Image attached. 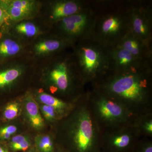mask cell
Here are the masks:
<instances>
[{"label": "cell", "mask_w": 152, "mask_h": 152, "mask_svg": "<svg viewBox=\"0 0 152 152\" xmlns=\"http://www.w3.org/2000/svg\"><path fill=\"white\" fill-rule=\"evenodd\" d=\"M0 152H12L5 143L0 142Z\"/></svg>", "instance_id": "28"}, {"label": "cell", "mask_w": 152, "mask_h": 152, "mask_svg": "<svg viewBox=\"0 0 152 152\" xmlns=\"http://www.w3.org/2000/svg\"><path fill=\"white\" fill-rule=\"evenodd\" d=\"M151 66L121 72L109 71L91 88L114 99L136 116L152 112Z\"/></svg>", "instance_id": "1"}, {"label": "cell", "mask_w": 152, "mask_h": 152, "mask_svg": "<svg viewBox=\"0 0 152 152\" xmlns=\"http://www.w3.org/2000/svg\"><path fill=\"white\" fill-rule=\"evenodd\" d=\"M132 152H152V138L142 137Z\"/></svg>", "instance_id": "26"}, {"label": "cell", "mask_w": 152, "mask_h": 152, "mask_svg": "<svg viewBox=\"0 0 152 152\" xmlns=\"http://www.w3.org/2000/svg\"><path fill=\"white\" fill-rule=\"evenodd\" d=\"M38 104L45 122L46 124L49 125L51 128L63 118L62 117L53 107L39 103Z\"/></svg>", "instance_id": "25"}, {"label": "cell", "mask_w": 152, "mask_h": 152, "mask_svg": "<svg viewBox=\"0 0 152 152\" xmlns=\"http://www.w3.org/2000/svg\"><path fill=\"white\" fill-rule=\"evenodd\" d=\"M51 129L56 144L67 152H102V132L91 111L86 92L72 111Z\"/></svg>", "instance_id": "3"}, {"label": "cell", "mask_w": 152, "mask_h": 152, "mask_svg": "<svg viewBox=\"0 0 152 152\" xmlns=\"http://www.w3.org/2000/svg\"><path fill=\"white\" fill-rule=\"evenodd\" d=\"M109 58V71L110 72H124L151 66V64H147L137 59L126 50L117 45L110 48Z\"/></svg>", "instance_id": "16"}, {"label": "cell", "mask_w": 152, "mask_h": 152, "mask_svg": "<svg viewBox=\"0 0 152 152\" xmlns=\"http://www.w3.org/2000/svg\"><path fill=\"white\" fill-rule=\"evenodd\" d=\"M129 32L125 10H116L97 17L92 36L107 46L117 45Z\"/></svg>", "instance_id": "8"}, {"label": "cell", "mask_w": 152, "mask_h": 152, "mask_svg": "<svg viewBox=\"0 0 152 152\" xmlns=\"http://www.w3.org/2000/svg\"><path fill=\"white\" fill-rule=\"evenodd\" d=\"M27 127L21 118L8 122L0 124V142L6 143L13 136L25 132Z\"/></svg>", "instance_id": "22"}, {"label": "cell", "mask_w": 152, "mask_h": 152, "mask_svg": "<svg viewBox=\"0 0 152 152\" xmlns=\"http://www.w3.org/2000/svg\"><path fill=\"white\" fill-rule=\"evenodd\" d=\"M80 0H42L39 16L51 27L62 19L77 13L88 7Z\"/></svg>", "instance_id": "11"}, {"label": "cell", "mask_w": 152, "mask_h": 152, "mask_svg": "<svg viewBox=\"0 0 152 152\" xmlns=\"http://www.w3.org/2000/svg\"><path fill=\"white\" fill-rule=\"evenodd\" d=\"M135 124L141 137L152 138V112L138 117Z\"/></svg>", "instance_id": "24"}, {"label": "cell", "mask_w": 152, "mask_h": 152, "mask_svg": "<svg viewBox=\"0 0 152 152\" xmlns=\"http://www.w3.org/2000/svg\"><path fill=\"white\" fill-rule=\"evenodd\" d=\"M34 138L25 131L12 137L5 144L12 152H24L34 146Z\"/></svg>", "instance_id": "21"}, {"label": "cell", "mask_w": 152, "mask_h": 152, "mask_svg": "<svg viewBox=\"0 0 152 152\" xmlns=\"http://www.w3.org/2000/svg\"><path fill=\"white\" fill-rule=\"evenodd\" d=\"M26 48L10 34L0 30V63L26 54Z\"/></svg>", "instance_id": "18"}, {"label": "cell", "mask_w": 152, "mask_h": 152, "mask_svg": "<svg viewBox=\"0 0 152 152\" xmlns=\"http://www.w3.org/2000/svg\"><path fill=\"white\" fill-rule=\"evenodd\" d=\"M7 20L6 14L4 10L0 7V28L5 23Z\"/></svg>", "instance_id": "27"}, {"label": "cell", "mask_w": 152, "mask_h": 152, "mask_svg": "<svg viewBox=\"0 0 152 152\" xmlns=\"http://www.w3.org/2000/svg\"><path fill=\"white\" fill-rule=\"evenodd\" d=\"M117 46L126 50L137 59L147 64H152L151 43L143 40L129 32Z\"/></svg>", "instance_id": "17"}, {"label": "cell", "mask_w": 152, "mask_h": 152, "mask_svg": "<svg viewBox=\"0 0 152 152\" xmlns=\"http://www.w3.org/2000/svg\"><path fill=\"white\" fill-rule=\"evenodd\" d=\"M110 48L92 35L79 41L72 48L81 75L86 85L97 80L108 72Z\"/></svg>", "instance_id": "4"}, {"label": "cell", "mask_w": 152, "mask_h": 152, "mask_svg": "<svg viewBox=\"0 0 152 152\" xmlns=\"http://www.w3.org/2000/svg\"><path fill=\"white\" fill-rule=\"evenodd\" d=\"M51 27L39 16L15 23H4L0 30L5 31L26 47L40 36L50 32Z\"/></svg>", "instance_id": "12"}, {"label": "cell", "mask_w": 152, "mask_h": 152, "mask_svg": "<svg viewBox=\"0 0 152 152\" xmlns=\"http://www.w3.org/2000/svg\"><path fill=\"white\" fill-rule=\"evenodd\" d=\"M36 63L26 54L0 63V102L21 96L31 89Z\"/></svg>", "instance_id": "5"}, {"label": "cell", "mask_w": 152, "mask_h": 152, "mask_svg": "<svg viewBox=\"0 0 152 152\" xmlns=\"http://www.w3.org/2000/svg\"><path fill=\"white\" fill-rule=\"evenodd\" d=\"M70 42L50 32L40 36L26 48V54L35 61L73 48Z\"/></svg>", "instance_id": "13"}, {"label": "cell", "mask_w": 152, "mask_h": 152, "mask_svg": "<svg viewBox=\"0 0 152 152\" xmlns=\"http://www.w3.org/2000/svg\"><path fill=\"white\" fill-rule=\"evenodd\" d=\"M98 15L89 6L80 12L67 17L51 27L50 32L75 45L92 35Z\"/></svg>", "instance_id": "7"}, {"label": "cell", "mask_w": 152, "mask_h": 152, "mask_svg": "<svg viewBox=\"0 0 152 152\" xmlns=\"http://www.w3.org/2000/svg\"><path fill=\"white\" fill-rule=\"evenodd\" d=\"M22 96L0 102V124L21 118L23 110Z\"/></svg>", "instance_id": "20"}, {"label": "cell", "mask_w": 152, "mask_h": 152, "mask_svg": "<svg viewBox=\"0 0 152 152\" xmlns=\"http://www.w3.org/2000/svg\"><path fill=\"white\" fill-rule=\"evenodd\" d=\"M34 147L38 152H55L56 144L52 131L49 133H38L34 137Z\"/></svg>", "instance_id": "23"}, {"label": "cell", "mask_w": 152, "mask_h": 152, "mask_svg": "<svg viewBox=\"0 0 152 152\" xmlns=\"http://www.w3.org/2000/svg\"><path fill=\"white\" fill-rule=\"evenodd\" d=\"M86 96L102 133L126 125L135 124L139 117L114 99L92 88L86 91Z\"/></svg>", "instance_id": "6"}, {"label": "cell", "mask_w": 152, "mask_h": 152, "mask_svg": "<svg viewBox=\"0 0 152 152\" xmlns=\"http://www.w3.org/2000/svg\"><path fill=\"white\" fill-rule=\"evenodd\" d=\"M24 152H38V151H37V150L35 148H34V147H33L32 148H30V149L28 150V151H26Z\"/></svg>", "instance_id": "30"}, {"label": "cell", "mask_w": 152, "mask_h": 152, "mask_svg": "<svg viewBox=\"0 0 152 152\" xmlns=\"http://www.w3.org/2000/svg\"><path fill=\"white\" fill-rule=\"evenodd\" d=\"M129 32L148 42L152 41V11L151 5L142 1L133 2L125 9Z\"/></svg>", "instance_id": "10"}, {"label": "cell", "mask_w": 152, "mask_h": 152, "mask_svg": "<svg viewBox=\"0 0 152 152\" xmlns=\"http://www.w3.org/2000/svg\"><path fill=\"white\" fill-rule=\"evenodd\" d=\"M30 91L38 103L53 107L63 118L72 111L77 100L75 102L64 100L37 88H31Z\"/></svg>", "instance_id": "19"}, {"label": "cell", "mask_w": 152, "mask_h": 152, "mask_svg": "<svg viewBox=\"0 0 152 152\" xmlns=\"http://www.w3.org/2000/svg\"><path fill=\"white\" fill-rule=\"evenodd\" d=\"M22 119L28 129L37 132H42L46 124L40 111L37 102L30 90L22 96Z\"/></svg>", "instance_id": "15"}, {"label": "cell", "mask_w": 152, "mask_h": 152, "mask_svg": "<svg viewBox=\"0 0 152 152\" xmlns=\"http://www.w3.org/2000/svg\"><path fill=\"white\" fill-rule=\"evenodd\" d=\"M141 137L135 124L104 131L101 137V151L132 152Z\"/></svg>", "instance_id": "9"}, {"label": "cell", "mask_w": 152, "mask_h": 152, "mask_svg": "<svg viewBox=\"0 0 152 152\" xmlns=\"http://www.w3.org/2000/svg\"><path fill=\"white\" fill-rule=\"evenodd\" d=\"M42 0H0V7L6 14L5 23L33 18L39 15Z\"/></svg>", "instance_id": "14"}, {"label": "cell", "mask_w": 152, "mask_h": 152, "mask_svg": "<svg viewBox=\"0 0 152 152\" xmlns=\"http://www.w3.org/2000/svg\"><path fill=\"white\" fill-rule=\"evenodd\" d=\"M72 51L68 50L36 61L31 88L69 102H75L86 90Z\"/></svg>", "instance_id": "2"}, {"label": "cell", "mask_w": 152, "mask_h": 152, "mask_svg": "<svg viewBox=\"0 0 152 152\" xmlns=\"http://www.w3.org/2000/svg\"><path fill=\"white\" fill-rule=\"evenodd\" d=\"M54 152H67L65 150L63 149L62 148H61L58 145H56V150Z\"/></svg>", "instance_id": "29"}]
</instances>
